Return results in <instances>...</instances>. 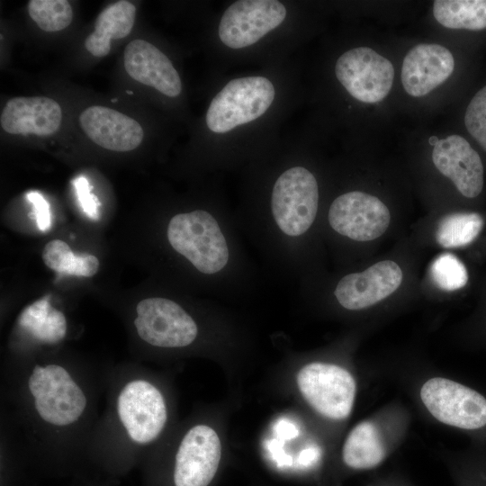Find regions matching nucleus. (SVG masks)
Masks as SVG:
<instances>
[{"label": "nucleus", "mask_w": 486, "mask_h": 486, "mask_svg": "<svg viewBox=\"0 0 486 486\" xmlns=\"http://www.w3.org/2000/svg\"><path fill=\"white\" fill-rule=\"evenodd\" d=\"M136 14L135 5L125 0L104 9L96 18L94 31L85 41L86 49L95 57H104L111 50V40H119L130 32Z\"/></svg>", "instance_id": "obj_19"}, {"label": "nucleus", "mask_w": 486, "mask_h": 486, "mask_svg": "<svg viewBox=\"0 0 486 486\" xmlns=\"http://www.w3.org/2000/svg\"><path fill=\"white\" fill-rule=\"evenodd\" d=\"M117 410L130 438L139 444L157 438L167 418L161 392L144 380L130 381L124 386L118 397Z\"/></svg>", "instance_id": "obj_10"}, {"label": "nucleus", "mask_w": 486, "mask_h": 486, "mask_svg": "<svg viewBox=\"0 0 486 486\" xmlns=\"http://www.w3.org/2000/svg\"><path fill=\"white\" fill-rule=\"evenodd\" d=\"M275 94L264 76L233 79L213 97L206 112V124L215 133H225L250 122L270 107Z\"/></svg>", "instance_id": "obj_6"}, {"label": "nucleus", "mask_w": 486, "mask_h": 486, "mask_svg": "<svg viewBox=\"0 0 486 486\" xmlns=\"http://www.w3.org/2000/svg\"><path fill=\"white\" fill-rule=\"evenodd\" d=\"M483 220L476 212H459L445 216L436 230V240L445 248L471 244L480 234Z\"/></svg>", "instance_id": "obj_24"}, {"label": "nucleus", "mask_w": 486, "mask_h": 486, "mask_svg": "<svg viewBox=\"0 0 486 486\" xmlns=\"http://www.w3.org/2000/svg\"><path fill=\"white\" fill-rule=\"evenodd\" d=\"M221 457L219 436L211 427L197 425L182 439L176 455V486H208Z\"/></svg>", "instance_id": "obj_12"}, {"label": "nucleus", "mask_w": 486, "mask_h": 486, "mask_svg": "<svg viewBox=\"0 0 486 486\" xmlns=\"http://www.w3.org/2000/svg\"><path fill=\"white\" fill-rule=\"evenodd\" d=\"M285 16L284 5L276 0L236 1L220 19L219 37L231 49L245 48L278 27Z\"/></svg>", "instance_id": "obj_11"}, {"label": "nucleus", "mask_w": 486, "mask_h": 486, "mask_svg": "<svg viewBox=\"0 0 486 486\" xmlns=\"http://www.w3.org/2000/svg\"><path fill=\"white\" fill-rule=\"evenodd\" d=\"M432 161L467 198L477 197L483 187V166L479 154L459 135H449L434 144Z\"/></svg>", "instance_id": "obj_14"}, {"label": "nucleus", "mask_w": 486, "mask_h": 486, "mask_svg": "<svg viewBox=\"0 0 486 486\" xmlns=\"http://www.w3.org/2000/svg\"><path fill=\"white\" fill-rule=\"evenodd\" d=\"M321 455L320 449L317 446H310L303 449L299 455V461L302 465L310 466L316 464Z\"/></svg>", "instance_id": "obj_32"}, {"label": "nucleus", "mask_w": 486, "mask_h": 486, "mask_svg": "<svg viewBox=\"0 0 486 486\" xmlns=\"http://www.w3.org/2000/svg\"><path fill=\"white\" fill-rule=\"evenodd\" d=\"M433 15L446 28L483 30L486 29V0H436Z\"/></svg>", "instance_id": "obj_21"}, {"label": "nucleus", "mask_w": 486, "mask_h": 486, "mask_svg": "<svg viewBox=\"0 0 486 486\" xmlns=\"http://www.w3.org/2000/svg\"><path fill=\"white\" fill-rule=\"evenodd\" d=\"M134 326L145 342L158 347L176 348L192 344L198 327L194 319L176 302L152 297L136 307Z\"/></svg>", "instance_id": "obj_8"}, {"label": "nucleus", "mask_w": 486, "mask_h": 486, "mask_svg": "<svg viewBox=\"0 0 486 486\" xmlns=\"http://www.w3.org/2000/svg\"><path fill=\"white\" fill-rule=\"evenodd\" d=\"M19 324L34 338L47 343L58 342L67 331L66 318L50 305V295L26 307L20 315Z\"/></svg>", "instance_id": "obj_20"}, {"label": "nucleus", "mask_w": 486, "mask_h": 486, "mask_svg": "<svg viewBox=\"0 0 486 486\" xmlns=\"http://www.w3.org/2000/svg\"><path fill=\"white\" fill-rule=\"evenodd\" d=\"M409 426V411L397 403L387 405L361 420L344 441L343 465L357 472L378 469L401 444Z\"/></svg>", "instance_id": "obj_2"}, {"label": "nucleus", "mask_w": 486, "mask_h": 486, "mask_svg": "<svg viewBox=\"0 0 486 486\" xmlns=\"http://www.w3.org/2000/svg\"><path fill=\"white\" fill-rule=\"evenodd\" d=\"M328 220L337 233L364 242L374 240L386 231L391 214L378 197L361 191H351L332 202Z\"/></svg>", "instance_id": "obj_9"}, {"label": "nucleus", "mask_w": 486, "mask_h": 486, "mask_svg": "<svg viewBox=\"0 0 486 486\" xmlns=\"http://www.w3.org/2000/svg\"><path fill=\"white\" fill-rule=\"evenodd\" d=\"M28 11L38 26L49 32L67 28L73 19L72 7L66 0H31Z\"/></svg>", "instance_id": "obj_25"}, {"label": "nucleus", "mask_w": 486, "mask_h": 486, "mask_svg": "<svg viewBox=\"0 0 486 486\" xmlns=\"http://www.w3.org/2000/svg\"><path fill=\"white\" fill-rule=\"evenodd\" d=\"M367 486H413L407 478L399 473H385L372 479Z\"/></svg>", "instance_id": "obj_30"}, {"label": "nucleus", "mask_w": 486, "mask_h": 486, "mask_svg": "<svg viewBox=\"0 0 486 486\" xmlns=\"http://www.w3.org/2000/svg\"><path fill=\"white\" fill-rule=\"evenodd\" d=\"M430 275L434 284L444 291L459 290L468 282V273L464 263L456 256L447 252L433 260Z\"/></svg>", "instance_id": "obj_26"}, {"label": "nucleus", "mask_w": 486, "mask_h": 486, "mask_svg": "<svg viewBox=\"0 0 486 486\" xmlns=\"http://www.w3.org/2000/svg\"><path fill=\"white\" fill-rule=\"evenodd\" d=\"M126 72L136 81L176 97L182 90L181 78L169 58L153 44L133 40L124 50Z\"/></svg>", "instance_id": "obj_17"}, {"label": "nucleus", "mask_w": 486, "mask_h": 486, "mask_svg": "<svg viewBox=\"0 0 486 486\" xmlns=\"http://www.w3.org/2000/svg\"><path fill=\"white\" fill-rule=\"evenodd\" d=\"M26 198L32 205L33 217L38 229L43 232L49 230L51 226V214L48 201L36 191L28 192Z\"/></svg>", "instance_id": "obj_29"}, {"label": "nucleus", "mask_w": 486, "mask_h": 486, "mask_svg": "<svg viewBox=\"0 0 486 486\" xmlns=\"http://www.w3.org/2000/svg\"><path fill=\"white\" fill-rule=\"evenodd\" d=\"M166 236L172 248L204 274L221 273L230 263L226 234L218 220L207 211L176 214L168 222Z\"/></svg>", "instance_id": "obj_3"}, {"label": "nucleus", "mask_w": 486, "mask_h": 486, "mask_svg": "<svg viewBox=\"0 0 486 486\" xmlns=\"http://www.w3.org/2000/svg\"><path fill=\"white\" fill-rule=\"evenodd\" d=\"M46 266L60 274L91 277L99 268V260L89 253H74L63 240L47 243L42 251Z\"/></svg>", "instance_id": "obj_22"}, {"label": "nucleus", "mask_w": 486, "mask_h": 486, "mask_svg": "<svg viewBox=\"0 0 486 486\" xmlns=\"http://www.w3.org/2000/svg\"><path fill=\"white\" fill-rule=\"evenodd\" d=\"M338 80L359 102L375 104L390 93L394 80L392 62L369 47H356L337 60Z\"/></svg>", "instance_id": "obj_7"}, {"label": "nucleus", "mask_w": 486, "mask_h": 486, "mask_svg": "<svg viewBox=\"0 0 486 486\" xmlns=\"http://www.w3.org/2000/svg\"><path fill=\"white\" fill-rule=\"evenodd\" d=\"M416 394L434 420L486 446V393L455 379L430 375L421 380Z\"/></svg>", "instance_id": "obj_1"}, {"label": "nucleus", "mask_w": 486, "mask_h": 486, "mask_svg": "<svg viewBox=\"0 0 486 486\" xmlns=\"http://www.w3.org/2000/svg\"><path fill=\"white\" fill-rule=\"evenodd\" d=\"M79 122L93 142L109 150L130 151L143 140L142 127L136 120L105 106L87 107L81 112Z\"/></svg>", "instance_id": "obj_16"}, {"label": "nucleus", "mask_w": 486, "mask_h": 486, "mask_svg": "<svg viewBox=\"0 0 486 486\" xmlns=\"http://www.w3.org/2000/svg\"><path fill=\"white\" fill-rule=\"evenodd\" d=\"M454 58L446 47L421 43L410 49L403 58L401 83L413 97H421L443 84L453 73Z\"/></svg>", "instance_id": "obj_15"}, {"label": "nucleus", "mask_w": 486, "mask_h": 486, "mask_svg": "<svg viewBox=\"0 0 486 486\" xmlns=\"http://www.w3.org/2000/svg\"><path fill=\"white\" fill-rule=\"evenodd\" d=\"M73 185L82 211L88 218L94 220H98L100 202L91 193L87 179L84 176H79L73 180Z\"/></svg>", "instance_id": "obj_28"}, {"label": "nucleus", "mask_w": 486, "mask_h": 486, "mask_svg": "<svg viewBox=\"0 0 486 486\" xmlns=\"http://www.w3.org/2000/svg\"><path fill=\"white\" fill-rule=\"evenodd\" d=\"M445 461L455 486H486V446L472 442Z\"/></svg>", "instance_id": "obj_23"}, {"label": "nucleus", "mask_w": 486, "mask_h": 486, "mask_svg": "<svg viewBox=\"0 0 486 486\" xmlns=\"http://www.w3.org/2000/svg\"><path fill=\"white\" fill-rule=\"evenodd\" d=\"M402 276L397 263L380 261L364 271L342 277L336 285L334 295L346 310H361L393 293L400 285Z\"/></svg>", "instance_id": "obj_13"}, {"label": "nucleus", "mask_w": 486, "mask_h": 486, "mask_svg": "<svg viewBox=\"0 0 486 486\" xmlns=\"http://www.w3.org/2000/svg\"><path fill=\"white\" fill-rule=\"evenodd\" d=\"M273 223L280 234L295 238L312 226L319 207V186L314 175L293 166L276 179L271 194Z\"/></svg>", "instance_id": "obj_4"}, {"label": "nucleus", "mask_w": 486, "mask_h": 486, "mask_svg": "<svg viewBox=\"0 0 486 486\" xmlns=\"http://www.w3.org/2000/svg\"><path fill=\"white\" fill-rule=\"evenodd\" d=\"M297 385L307 403L321 417L343 421L352 413L357 382L346 367L328 362H311L297 374Z\"/></svg>", "instance_id": "obj_5"}, {"label": "nucleus", "mask_w": 486, "mask_h": 486, "mask_svg": "<svg viewBox=\"0 0 486 486\" xmlns=\"http://www.w3.org/2000/svg\"><path fill=\"white\" fill-rule=\"evenodd\" d=\"M274 433L283 439H292L298 436L296 426L287 419H280L274 426Z\"/></svg>", "instance_id": "obj_31"}, {"label": "nucleus", "mask_w": 486, "mask_h": 486, "mask_svg": "<svg viewBox=\"0 0 486 486\" xmlns=\"http://www.w3.org/2000/svg\"><path fill=\"white\" fill-rule=\"evenodd\" d=\"M59 104L45 96L14 97L2 110L0 123L11 134L50 136L61 124Z\"/></svg>", "instance_id": "obj_18"}, {"label": "nucleus", "mask_w": 486, "mask_h": 486, "mask_svg": "<svg viewBox=\"0 0 486 486\" xmlns=\"http://www.w3.org/2000/svg\"><path fill=\"white\" fill-rule=\"evenodd\" d=\"M464 123L468 132L486 151V86L469 103Z\"/></svg>", "instance_id": "obj_27"}]
</instances>
